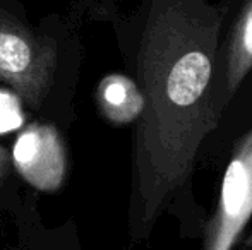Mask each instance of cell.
I'll return each instance as SVG.
<instances>
[{
	"instance_id": "obj_1",
	"label": "cell",
	"mask_w": 252,
	"mask_h": 250,
	"mask_svg": "<svg viewBox=\"0 0 252 250\" xmlns=\"http://www.w3.org/2000/svg\"><path fill=\"white\" fill-rule=\"evenodd\" d=\"M14 161L21 175L40 190H55L63 180L65 154L52 127L24 130L14 144Z\"/></svg>"
},
{
	"instance_id": "obj_2",
	"label": "cell",
	"mask_w": 252,
	"mask_h": 250,
	"mask_svg": "<svg viewBox=\"0 0 252 250\" xmlns=\"http://www.w3.org/2000/svg\"><path fill=\"white\" fill-rule=\"evenodd\" d=\"M221 207V226L213 250H228L252 211V142L226 171Z\"/></svg>"
},
{
	"instance_id": "obj_3",
	"label": "cell",
	"mask_w": 252,
	"mask_h": 250,
	"mask_svg": "<svg viewBox=\"0 0 252 250\" xmlns=\"http://www.w3.org/2000/svg\"><path fill=\"white\" fill-rule=\"evenodd\" d=\"M0 77L16 83L24 93L38 89L43 79V60L21 33L0 28Z\"/></svg>"
},
{
	"instance_id": "obj_4",
	"label": "cell",
	"mask_w": 252,
	"mask_h": 250,
	"mask_svg": "<svg viewBox=\"0 0 252 250\" xmlns=\"http://www.w3.org/2000/svg\"><path fill=\"white\" fill-rule=\"evenodd\" d=\"M211 76V63L199 52L182 57L173 65L168 76L166 91L170 100L180 107L194 103L202 94Z\"/></svg>"
},
{
	"instance_id": "obj_5",
	"label": "cell",
	"mask_w": 252,
	"mask_h": 250,
	"mask_svg": "<svg viewBox=\"0 0 252 250\" xmlns=\"http://www.w3.org/2000/svg\"><path fill=\"white\" fill-rule=\"evenodd\" d=\"M101 110L115 124L132 122L143 111L144 100L136 84L126 76L112 74L100 83L98 89Z\"/></svg>"
},
{
	"instance_id": "obj_6",
	"label": "cell",
	"mask_w": 252,
	"mask_h": 250,
	"mask_svg": "<svg viewBox=\"0 0 252 250\" xmlns=\"http://www.w3.org/2000/svg\"><path fill=\"white\" fill-rule=\"evenodd\" d=\"M23 110L12 93L0 89V134H9L23 125Z\"/></svg>"
},
{
	"instance_id": "obj_7",
	"label": "cell",
	"mask_w": 252,
	"mask_h": 250,
	"mask_svg": "<svg viewBox=\"0 0 252 250\" xmlns=\"http://www.w3.org/2000/svg\"><path fill=\"white\" fill-rule=\"evenodd\" d=\"M244 50H246V55H249L252 58V10L246 21V28H244Z\"/></svg>"
},
{
	"instance_id": "obj_8",
	"label": "cell",
	"mask_w": 252,
	"mask_h": 250,
	"mask_svg": "<svg viewBox=\"0 0 252 250\" xmlns=\"http://www.w3.org/2000/svg\"><path fill=\"white\" fill-rule=\"evenodd\" d=\"M3 163H5V156H3V151H0V170H3Z\"/></svg>"
}]
</instances>
